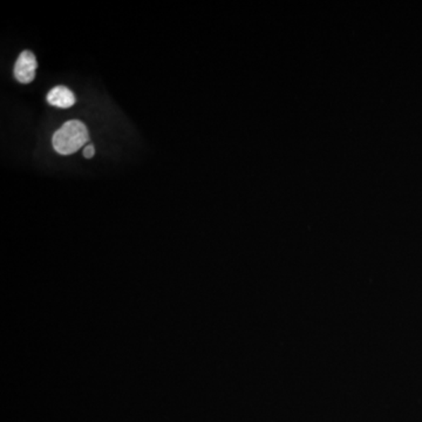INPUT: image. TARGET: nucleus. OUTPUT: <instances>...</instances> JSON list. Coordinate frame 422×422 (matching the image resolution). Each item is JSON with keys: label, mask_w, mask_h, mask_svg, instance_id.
Here are the masks:
<instances>
[{"label": "nucleus", "mask_w": 422, "mask_h": 422, "mask_svg": "<svg viewBox=\"0 0 422 422\" xmlns=\"http://www.w3.org/2000/svg\"><path fill=\"white\" fill-rule=\"evenodd\" d=\"M47 101L49 105L58 107V108H70L77 101V99L70 88L58 86L49 92Z\"/></svg>", "instance_id": "obj_3"}, {"label": "nucleus", "mask_w": 422, "mask_h": 422, "mask_svg": "<svg viewBox=\"0 0 422 422\" xmlns=\"http://www.w3.org/2000/svg\"><path fill=\"white\" fill-rule=\"evenodd\" d=\"M37 67L38 63L35 54L30 51H24L18 56L17 63L14 65V77L21 84H30L35 80Z\"/></svg>", "instance_id": "obj_2"}, {"label": "nucleus", "mask_w": 422, "mask_h": 422, "mask_svg": "<svg viewBox=\"0 0 422 422\" xmlns=\"http://www.w3.org/2000/svg\"><path fill=\"white\" fill-rule=\"evenodd\" d=\"M95 149L94 146L93 144H89V146H86L84 148V156L86 159H92V157L94 156Z\"/></svg>", "instance_id": "obj_4"}, {"label": "nucleus", "mask_w": 422, "mask_h": 422, "mask_svg": "<svg viewBox=\"0 0 422 422\" xmlns=\"http://www.w3.org/2000/svg\"><path fill=\"white\" fill-rule=\"evenodd\" d=\"M88 141L87 127L79 120H70L63 123L52 137L53 148L61 155L77 153Z\"/></svg>", "instance_id": "obj_1"}]
</instances>
